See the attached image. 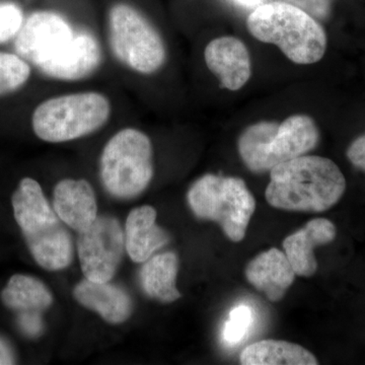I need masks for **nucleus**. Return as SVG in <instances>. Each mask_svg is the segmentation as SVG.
I'll use <instances>...</instances> for the list:
<instances>
[{"label":"nucleus","instance_id":"3","mask_svg":"<svg viewBox=\"0 0 365 365\" xmlns=\"http://www.w3.org/2000/svg\"><path fill=\"white\" fill-rule=\"evenodd\" d=\"M247 28L257 40L277 46L294 63H316L326 53L327 35L319 21L284 1L257 6Z\"/></svg>","mask_w":365,"mask_h":365},{"label":"nucleus","instance_id":"16","mask_svg":"<svg viewBox=\"0 0 365 365\" xmlns=\"http://www.w3.org/2000/svg\"><path fill=\"white\" fill-rule=\"evenodd\" d=\"M155 220L157 211L151 206H141L129 213L125 227V248L132 261L143 263L169 242V235L158 227Z\"/></svg>","mask_w":365,"mask_h":365},{"label":"nucleus","instance_id":"8","mask_svg":"<svg viewBox=\"0 0 365 365\" xmlns=\"http://www.w3.org/2000/svg\"><path fill=\"white\" fill-rule=\"evenodd\" d=\"M153 144L136 128L118 131L101 157V178L105 188L117 198L130 199L143 193L153 177Z\"/></svg>","mask_w":365,"mask_h":365},{"label":"nucleus","instance_id":"28","mask_svg":"<svg viewBox=\"0 0 365 365\" xmlns=\"http://www.w3.org/2000/svg\"><path fill=\"white\" fill-rule=\"evenodd\" d=\"M240 6L248 7V9H256L257 6H261L263 0H234Z\"/></svg>","mask_w":365,"mask_h":365},{"label":"nucleus","instance_id":"6","mask_svg":"<svg viewBox=\"0 0 365 365\" xmlns=\"http://www.w3.org/2000/svg\"><path fill=\"white\" fill-rule=\"evenodd\" d=\"M187 198L197 217L218 223L230 241L244 240L256 201L242 179L205 175L192 185Z\"/></svg>","mask_w":365,"mask_h":365},{"label":"nucleus","instance_id":"25","mask_svg":"<svg viewBox=\"0 0 365 365\" xmlns=\"http://www.w3.org/2000/svg\"><path fill=\"white\" fill-rule=\"evenodd\" d=\"M19 323H20L24 332L26 335L31 336V337H36L42 332L43 323L39 312H21L20 318H19Z\"/></svg>","mask_w":365,"mask_h":365},{"label":"nucleus","instance_id":"1","mask_svg":"<svg viewBox=\"0 0 365 365\" xmlns=\"http://www.w3.org/2000/svg\"><path fill=\"white\" fill-rule=\"evenodd\" d=\"M346 179L330 158L302 155L270 170L266 200L288 211L325 212L344 195Z\"/></svg>","mask_w":365,"mask_h":365},{"label":"nucleus","instance_id":"7","mask_svg":"<svg viewBox=\"0 0 365 365\" xmlns=\"http://www.w3.org/2000/svg\"><path fill=\"white\" fill-rule=\"evenodd\" d=\"M108 38L115 58L130 71L150 76L167 60L162 36L153 23L135 7L117 4L108 16Z\"/></svg>","mask_w":365,"mask_h":365},{"label":"nucleus","instance_id":"4","mask_svg":"<svg viewBox=\"0 0 365 365\" xmlns=\"http://www.w3.org/2000/svg\"><path fill=\"white\" fill-rule=\"evenodd\" d=\"M316 122L307 115H294L281 123L251 125L239 138V153L251 172H270L276 165L307 155L318 145Z\"/></svg>","mask_w":365,"mask_h":365},{"label":"nucleus","instance_id":"27","mask_svg":"<svg viewBox=\"0 0 365 365\" xmlns=\"http://www.w3.org/2000/svg\"><path fill=\"white\" fill-rule=\"evenodd\" d=\"M13 352L4 340L0 339V365L14 364Z\"/></svg>","mask_w":365,"mask_h":365},{"label":"nucleus","instance_id":"14","mask_svg":"<svg viewBox=\"0 0 365 365\" xmlns=\"http://www.w3.org/2000/svg\"><path fill=\"white\" fill-rule=\"evenodd\" d=\"M55 212L66 225L81 232L97 220V200L93 187L86 180L66 179L54 189Z\"/></svg>","mask_w":365,"mask_h":365},{"label":"nucleus","instance_id":"12","mask_svg":"<svg viewBox=\"0 0 365 365\" xmlns=\"http://www.w3.org/2000/svg\"><path fill=\"white\" fill-rule=\"evenodd\" d=\"M204 59L222 88L237 91L251 76V57L246 45L235 37H220L206 46Z\"/></svg>","mask_w":365,"mask_h":365},{"label":"nucleus","instance_id":"9","mask_svg":"<svg viewBox=\"0 0 365 365\" xmlns=\"http://www.w3.org/2000/svg\"><path fill=\"white\" fill-rule=\"evenodd\" d=\"M125 249V235L116 218L101 216L79 232L78 251L86 279L108 282L119 267Z\"/></svg>","mask_w":365,"mask_h":365},{"label":"nucleus","instance_id":"10","mask_svg":"<svg viewBox=\"0 0 365 365\" xmlns=\"http://www.w3.org/2000/svg\"><path fill=\"white\" fill-rule=\"evenodd\" d=\"M76 36L73 29L54 11H36L25 19L14 38L16 54L39 69L63 52Z\"/></svg>","mask_w":365,"mask_h":365},{"label":"nucleus","instance_id":"18","mask_svg":"<svg viewBox=\"0 0 365 365\" xmlns=\"http://www.w3.org/2000/svg\"><path fill=\"white\" fill-rule=\"evenodd\" d=\"M244 365H316L313 353L302 346L279 340H262L249 345L242 352Z\"/></svg>","mask_w":365,"mask_h":365},{"label":"nucleus","instance_id":"11","mask_svg":"<svg viewBox=\"0 0 365 365\" xmlns=\"http://www.w3.org/2000/svg\"><path fill=\"white\" fill-rule=\"evenodd\" d=\"M102 59V49L98 40L91 34L76 33L63 52L41 66L39 71L57 81H83L98 71Z\"/></svg>","mask_w":365,"mask_h":365},{"label":"nucleus","instance_id":"22","mask_svg":"<svg viewBox=\"0 0 365 365\" xmlns=\"http://www.w3.org/2000/svg\"><path fill=\"white\" fill-rule=\"evenodd\" d=\"M254 321V311L246 304L234 307L228 314L222 331V337L227 345L240 344L246 337Z\"/></svg>","mask_w":365,"mask_h":365},{"label":"nucleus","instance_id":"5","mask_svg":"<svg viewBox=\"0 0 365 365\" xmlns=\"http://www.w3.org/2000/svg\"><path fill=\"white\" fill-rule=\"evenodd\" d=\"M111 113L109 98L98 91L57 96L37 106L32 116L33 130L46 143H67L102 128Z\"/></svg>","mask_w":365,"mask_h":365},{"label":"nucleus","instance_id":"23","mask_svg":"<svg viewBox=\"0 0 365 365\" xmlns=\"http://www.w3.org/2000/svg\"><path fill=\"white\" fill-rule=\"evenodd\" d=\"M25 16L16 2L0 0V44L14 39L20 32Z\"/></svg>","mask_w":365,"mask_h":365},{"label":"nucleus","instance_id":"15","mask_svg":"<svg viewBox=\"0 0 365 365\" xmlns=\"http://www.w3.org/2000/svg\"><path fill=\"white\" fill-rule=\"evenodd\" d=\"M245 274L249 282L272 302L283 299L295 277L287 255L276 248L258 255L250 262Z\"/></svg>","mask_w":365,"mask_h":365},{"label":"nucleus","instance_id":"20","mask_svg":"<svg viewBox=\"0 0 365 365\" xmlns=\"http://www.w3.org/2000/svg\"><path fill=\"white\" fill-rule=\"evenodd\" d=\"M6 307L21 312H40L52 304L51 292L44 283L31 276L16 274L9 279L1 292Z\"/></svg>","mask_w":365,"mask_h":365},{"label":"nucleus","instance_id":"26","mask_svg":"<svg viewBox=\"0 0 365 365\" xmlns=\"http://www.w3.org/2000/svg\"><path fill=\"white\" fill-rule=\"evenodd\" d=\"M346 155L354 167L365 172V133L353 140Z\"/></svg>","mask_w":365,"mask_h":365},{"label":"nucleus","instance_id":"24","mask_svg":"<svg viewBox=\"0 0 365 365\" xmlns=\"http://www.w3.org/2000/svg\"><path fill=\"white\" fill-rule=\"evenodd\" d=\"M282 1L307 11L319 21H326L330 19L334 4L337 0H282Z\"/></svg>","mask_w":365,"mask_h":365},{"label":"nucleus","instance_id":"17","mask_svg":"<svg viewBox=\"0 0 365 365\" xmlns=\"http://www.w3.org/2000/svg\"><path fill=\"white\" fill-rule=\"evenodd\" d=\"M74 297L83 307L97 312L111 324L123 323L132 313V300L123 289L108 282L86 279L73 290Z\"/></svg>","mask_w":365,"mask_h":365},{"label":"nucleus","instance_id":"13","mask_svg":"<svg viewBox=\"0 0 365 365\" xmlns=\"http://www.w3.org/2000/svg\"><path fill=\"white\" fill-rule=\"evenodd\" d=\"M336 235L337 228L327 218H314L302 230L288 235L283 241V249L295 275L313 276L318 269L314 248L330 244Z\"/></svg>","mask_w":365,"mask_h":365},{"label":"nucleus","instance_id":"21","mask_svg":"<svg viewBox=\"0 0 365 365\" xmlns=\"http://www.w3.org/2000/svg\"><path fill=\"white\" fill-rule=\"evenodd\" d=\"M31 73V64L20 55L0 51V97L21 90Z\"/></svg>","mask_w":365,"mask_h":365},{"label":"nucleus","instance_id":"19","mask_svg":"<svg viewBox=\"0 0 365 365\" xmlns=\"http://www.w3.org/2000/svg\"><path fill=\"white\" fill-rule=\"evenodd\" d=\"M179 262L174 253H163L148 259L141 269L144 292L153 299L173 302L181 297L176 280Z\"/></svg>","mask_w":365,"mask_h":365},{"label":"nucleus","instance_id":"2","mask_svg":"<svg viewBox=\"0 0 365 365\" xmlns=\"http://www.w3.org/2000/svg\"><path fill=\"white\" fill-rule=\"evenodd\" d=\"M11 202L14 218L36 262L46 270L66 268L73 259L71 235L48 203L39 182L32 178L21 180Z\"/></svg>","mask_w":365,"mask_h":365}]
</instances>
